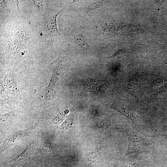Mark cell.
I'll return each mask as SVG.
<instances>
[{
	"instance_id": "obj_1",
	"label": "cell",
	"mask_w": 167,
	"mask_h": 167,
	"mask_svg": "<svg viewBox=\"0 0 167 167\" xmlns=\"http://www.w3.org/2000/svg\"><path fill=\"white\" fill-rule=\"evenodd\" d=\"M124 129L128 141L126 155L134 153L139 155L143 152H151L153 148V139L142 135L127 125L124 126Z\"/></svg>"
},
{
	"instance_id": "obj_2",
	"label": "cell",
	"mask_w": 167,
	"mask_h": 167,
	"mask_svg": "<svg viewBox=\"0 0 167 167\" xmlns=\"http://www.w3.org/2000/svg\"><path fill=\"white\" fill-rule=\"evenodd\" d=\"M53 74L50 84L46 89L45 96L48 100L53 99L56 95L62 73L63 61L58 59L53 63Z\"/></svg>"
},
{
	"instance_id": "obj_3",
	"label": "cell",
	"mask_w": 167,
	"mask_h": 167,
	"mask_svg": "<svg viewBox=\"0 0 167 167\" xmlns=\"http://www.w3.org/2000/svg\"><path fill=\"white\" fill-rule=\"evenodd\" d=\"M111 107L130 119L135 125L140 123V120L136 113L135 109L128 102L116 101L113 103Z\"/></svg>"
},
{
	"instance_id": "obj_4",
	"label": "cell",
	"mask_w": 167,
	"mask_h": 167,
	"mask_svg": "<svg viewBox=\"0 0 167 167\" xmlns=\"http://www.w3.org/2000/svg\"><path fill=\"white\" fill-rule=\"evenodd\" d=\"M36 126V124L28 129L16 133L6 138L3 141L0 148L1 153L13 146L18 144L27 136Z\"/></svg>"
},
{
	"instance_id": "obj_5",
	"label": "cell",
	"mask_w": 167,
	"mask_h": 167,
	"mask_svg": "<svg viewBox=\"0 0 167 167\" xmlns=\"http://www.w3.org/2000/svg\"><path fill=\"white\" fill-rule=\"evenodd\" d=\"M59 13L50 17L45 25V31L48 34L51 39L57 41L61 38V33L57 30L56 17Z\"/></svg>"
},
{
	"instance_id": "obj_6",
	"label": "cell",
	"mask_w": 167,
	"mask_h": 167,
	"mask_svg": "<svg viewBox=\"0 0 167 167\" xmlns=\"http://www.w3.org/2000/svg\"><path fill=\"white\" fill-rule=\"evenodd\" d=\"M36 145V141H33L19 155L9 162L11 164L17 165L28 160L35 150Z\"/></svg>"
},
{
	"instance_id": "obj_7",
	"label": "cell",
	"mask_w": 167,
	"mask_h": 167,
	"mask_svg": "<svg viewBox=\"0 0 167 167\" xmlns=\"http://www.w3.org/2000/svg\"><path fill=\"white\" fill-rule=\"evenodd\" d=\"M85 86L88 90L92 91H101L105 87L103 81L90 78H87L85 81Z\"/></svg>"
},
{
	"instance_id": "obj_8",
	"label": "cell",
	"mask_w": 167,
	"mask_h": 167,
	"mask_svg": "<svg viewBox=\"0 0 167 167\" xmlns=\"http://www.w3.org/2000/svg\"><path fill=\"white\" fill-rule=\"evenodd\" d=\"M74 42L83 50H90V45L85 38L81 34H79L74 36Z\"/></svg>"
},
{
	"instance_id": "obj_9",
	"label": "cell",
	"mask_w": 167,
	"mask_h": 167,
	"mask_svg": "<svg viewBox=\"0 0 167 167\" xmlns=\"http://www.w3.org/2000/svg\"><path fill=\"white\" fill-rule=\"evenodd\" d=\"M104 2L103 1H99L88 5L83 9L84 12L85 13L88 14L92 12L102 6L104 5Z\"/></svg>"
},
{
	"instance_id": "obj_10",
	"label": "cell",
	"mask_w": 167,
	"mask_h": 167,
	"mask_svg": "<svg viewBox=\"0 0 167 167\" xmlns=\"http://www.w3.org/2000/svg\"><path fill=\"white\" fill-rule=\"evenodd\" d=\"M6 78L5 83L8 90L12 93L16 92L17 90L16 86L11 76L8 75L6 76Z\"/></svg>"
},
{
	"instance_id": "obj_11",
	"label": "cell",
	"mask_w": 167,
	"mask_h": 167,
	"mask_svg": "<svg viewBox=\"0 0 167 167\" xmlns=\"http://www.w3.org/2000/svg\"><path fill=\"white\" fill-rule=\"evenodd\" d=\"M52 148V144L49 140H47L44 144L42 149L43 151L45 152H49L51 150Z\"/></svg>"
},
{
	"instance_id": "obj_12",
	"label": "cell",
	"mask_w": 167,
	"mask_h": 167,
	"mask_svg": "<svg viewBox=\"0 0 167 167\" xmlns=\"http://www.w3.org/2000/svg\"><path fill=\"white\" fill-rule=\"evenodd\" d=\"M145 163L143 161H138L130 163L125 165L123 167H140Z\"/></svg>"
},
{
	"instance_id": "obj_13",
	"label": "cell",
	"mask_w": 167,
	"mask_h": 167,
	"mask_svg": "<svg viewBox=\"0 0 167 167\" xmlns=\"http://www.w3.org/2000/svg\"><path fill=\"white\" fill-rule=\"evenodd\" d=\"M29 165H28V164H24V165H23L22 167H29Z\"/></svg>"
}]
</instances>
